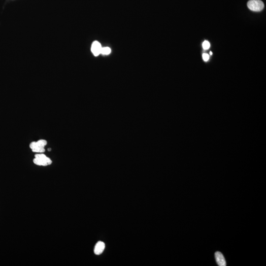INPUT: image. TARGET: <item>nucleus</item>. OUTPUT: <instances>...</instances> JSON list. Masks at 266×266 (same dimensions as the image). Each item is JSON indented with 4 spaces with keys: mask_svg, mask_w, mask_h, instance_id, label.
Segmentation results:
<instances>
[{
    "mask_svg": "<svg viewBox=\"0 0 266 266\" xmlns=\"http://www.w3.org/2000/svg\"><path fill=\"white\" fill-rule=\"evenodd\" d=\"M203 58L205 62L208 61V60H209V55L207 53H203Z\"/></svg>",
    "mask_w": 266,
    "mask_h": 266,
    "instance_id": "nucleus-10",
    "label": "nucleus"
},
{
    "mask_svg": "<svg viewBox=\"0 0 266 266\" xmlns=\"http://www.w3.org/2000/svg\"><path fill=\"white\" fill-rule=\"evenodd\" d=\"M248 7L252 11L259 12L263 10L264 4L261 0H250L248 1Z\"/></svg>",
    "mask_w": 266,
    "mask_h": 266,
    "instance_id": "nucleus-2",
    "label": "nucleus"
},
{
    "mask_svg": "<svg viewBox=\"0 0 266 266\" xmlns=\"http://www.w3.org/2000/svg\"><path fill=\"white\" fill-rule=\"evenodd\" d=\"M30 147L31 148L32 150L34 152L37 153H43L45 151L44 147L41 146L38 141H33L30 144Z\"/></svg>",
    "mask_w": 266,
    "mask_h": 266,
    "instance_id": "nucleus-3",
    "label": "nucleus"
},
{
    "mask_svg": "<svg viewBox=\"0 0 266 266\" xmlns=\"http://www.w3.org/2000/svg\"><path fill=\"white\" fill-rule=\"evenodd\" d=\"M48 150H49V151H50V150H51V148H49Z\"/></svg>",
    "mask_w": 266,
    "mask_h": 266,
    "instance_id": "nucleus-12",
    "label": "nucleus"
},
{
    "mask_svg": "<svg viewBox=\"0 0 266 266\" xmlns=\"http://www.w3.org/2000/svg\"><path fill=\"white\" fill-rule=\"evenodd\" d=\"M203 47L205 50H207L208 49H209L210 47V43H209V41H203Z\"/></svg>",
    "mask_w": 266,
    "mask_h": 266,
    "instance_id": "nucleus-8",
    "label": "nucleus"
},
{
    "mask_svg": "<svg viewBox=\"0 0 266 266\" xmlns=\"http://www.w3.org/2000/svg\"><path fill=\"white\" fill-rule=\"evenodd\" d=\"M102 49V47L100 43L98 41H95L93 42L91 46V51L94 56H97L101 54Z\"/></svg>",
    "mask_w": 266,
    "mask_h": 266,
    "instance_id": "nucleus-4",
    "label": "nucleus"
},
{
    "mask_svg": "<svg viewBox=\"0 0 266 266\" xmlns=\"http://www.w3.org/2000/svg\"><path fill=\"white\" fill-rule=\"evenodd\" d=\"M33 162L36 165L41 166H46L47 165H51L52 163V161L50 158L42 153L36 154Z\"/></svg>",
    "mask_w": 266,
    "mask_h": 266,
    "instance_id": "nucleus-1",
    "label": "nucleus"
},
{
    "mask_svg": "<svg viewBox=\"0 0 266 266\" xmlns=\"http://www.w3.org/2000/svg\"><path fill=\"white\" fill-rule=\"evenodd\" d=\"M111 52V49L109 47H104V48L102 49L101 53L104 54V55H108V54H110Z\"/></svg>",
    "mask_w": 266,
    "mask_h": 266,
    "instance_id": "nucleus-7",
    "label": "nucleus"
},
{
    "mask_svg": "<svg viewBox=\"0 0 266 266\" xmlns=\"http://www.w3.org/2000/svg\"><path fill=\"white\" fill-rule=\"evenodd\" d=\"M105 248V245L103 242H98L95 246L94 253L96 255L101 254L104 251Z\"/></svg>",
    "mask_w": 266,
    "mask_h": 266,
    "instance_id": "nucleus-6",
    "label": "nucleus"
},
{
    "mask_svg": "<svg viewBox=\"0 0 266 266\" xmlns=\"http://www.w3.org/2000/svg\"><path fill=\"white\" fill-rule=\"evenodd\" d=\"M37 141L41 146H43V147H45V146L47 144V141L46 140H44V139H40V140H38Z\"/></svg>",
    "mask_w": 266,
    "mask_h": 266,
    "instance_id": "nucleus-9",
    "label": "nucleus"
},
{
    "mask_svg": "<svg viewBox=\"0 0 266 266\" xmlns=\"http://www.w3.org/2000/svg\"><path fill=\"white\" fill-rule=\"evenodd\" d=\"M215 260L216 263L219 266H226V263L223 255L221 252H216L215 253Z\"/></svg>",
    "mask_w": 266,
    "mask_h": 266,
    "instance_id": "nucleus-5",
    "label": "nucleus"
},
{
    "mask_svg": "<svg viewBox=\"0 0 266 266\" xmlns=\"http://www.w3.org/2000/svg\"><path fill=\"white\" fill-rule=\"evenodd\" d=\"M210 54H211V55H212V52H211H211H210Z\"/></svg>",
    "mask_w": 266,
    "mask_h": 266,
    "instance_id": "nucleus-11",
    "label": "nucleus"
}]
</instances>
